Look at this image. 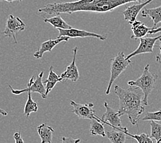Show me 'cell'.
Wrapping results in <instances>:
<instances>
[{
  "mask_svg": "<svg viewBox=\"0 0 161 143\" xmlns=\"http://www.w3.org/2000/svg\"><path fill=\"white\" fill-rule=\"evenodd\" d=\"M160 38L161 35L155 36V37H149V36L145 37V36H144V37L139 39H140V43H139L138 47L134 52L127 55L126 58L127 59H130L131 57H134L136 55L146 53H152L156 42Z\"/></svg>",
  "mask_w": 161,
  "mask_h": 143,
  "instance_id": "obj_9",
  "label": "cell"
},
{
  "mask_svg": "<svg viewBox=\"0 0 161 143\" xmlns=\"http://www.w3.org/2000/svg\"><path fill=\"white\" fill-rule=\"evenodd\" d=\"M73 58L72 61L68 67L65 69V70L60 75L62 79V82L64 80H70L72 82H76L79 79L80 74L79 72V69L77 66L76 65V54H77L78 47H75L73 48Z\"/></svg>",
  "mask_w": 161,
  "mask_h": 143,
  "instance_id": "obj_11",
  "label": "cell"
},
{
  "mask_svg": "<svg viewBox=\"0 0 161 143\" xmlns=\"http://www.w3.org/2000/svg\"><path fill=\"white\" fill-rule=\"evenodd\" d=\"M13 138H14V142H15L16 143H24V140H23L22 137H21V135L19 131L15 132V133L14 134Z\"/></svg>",
  "mask_w": 161,
  "mask_h": 143,
  "instance_id": "obj_25",
  "label": "cell"
},
{
  "mask_svg": "<svg viewBox=\"0 0 161 143\" xmlns=\"http://www.w3.org/2000/svg\"><path fill=\"white\" fill-rule=\"evenodd\" d=\"M69 39V37L67 36H59V37L57 36V38L55 39H52L50 38L48 40L43 42L41 44L39 48L34 53L33 56L35 58L39 59V58H42L44 53L46 52H51L54 47L57 46L58 44H59L61 42H68Z\"/></svg>",
  "mask_w": 161,
  "mask_h": 143,
  "instance_id": "obj_12",
  "label": "cell"
},
{
  "mask_svg": "<svg viewBox=\"0 0 161 143\" xmlns=\"http://www.w3.org/2000/svg\"><path fill=\"white\" fill-rule=\"evenodd\" d=\"M110 61V78H109L107 89L105 90L106 95L110 94L113 83L125 70L128 66L131 64L130 59H127L125 54L123 52H119L118 54L114 58H112Z\"/></svg>",
  "mask_w": 161,
  "mask_h": 143,
  "instance_id": "obj_4",
  "label": "cell"
},
{
  "mask_svg": "<svg viewBox=\"0 0 161 143\" xmlns=\"http://www.w3.org/2000/svg\"><path fill=\"white\" fill-rule=\"evenodd\" d=\"M43 82L46 83L45 87L46 90V95L47 96L58 82H62V79L61 76L57 75L55 72L53 70V66H50L49 68L48 76H47V79L43 80Z\"/></svg>",
  "mask_w": 161,
  "mask_h": 143,
  "instance_id": "obj_17",
  "label": "cell"
},
{
  "mask_svg": "<svg viewBox=\"0 0 161 143\" xmlns=\"http://www.w3.org/2000/svg\"><path fill=\"white\" fill-rule=\"evenodd\" d=\"M106 136L112 143H124L126 140L127 134L123 131L113 128L111 131H105Z\"/></svg>",
  "mask_w": 161,
  "mask_h": 143,
  "instance_id": "obj_18",
  "label": "cell"
},
{
  "mask_svg": "<svg viewBox=\"0 0 161 143\" xmlns=\"http://www.w3.org/2000/svg\"><path fill=\"white\" fill-rule=\"evenodd\" d=\"M59 35H58V37L62 36H69V38H76V37H81V38H86V37H93L98 39L101 41H104V40L107 39V37L104 35H98L97 33L92 32L86 31L84 30H80V29L75 28L74 27L69 29H58Z\"/></svg>",
  "mask_w": 161,
  "mask_h": 143,
  "instance_id": "obj_10",
  "label": "cell"
},
{
  "mask_svg": "<svg viewBox=\"0 0 161 143\" xmlns=\"http://www.w3.org/2000/svg\"><path fill=\"white\" fill-rule=\"evenodd\" d=\"M159 41H160V44H159V49H160V52L159 53L156 55V60L157 62H158V63H161V38L159 39Z\"/></svg>",
  "mask_w": 161,
  "mask_h": 143,
  "instance_id": "obj_28",
  "label": "cell"
},
{
  "mask_svg": "<svg viewBox=\"0 0 161 143\" xmlns=\"http://www.w3.org/2000/svg\"><path fill=\"white\" fill-rule=\"evenodd\" d=\"M142 120H155V121H161V109H158V111L150 112H148L145 113Z\"/></svg>",
  "mask_w": 161,
  "mask_h": 143,
  "instance_id": "obj_24",
  "label": "cell"
},
{
  "mask_svg": "<svg viewBox=\"0 0 161 143\" xmlns=\"http://www.w3.org/2000/svg\"><path fill=\"white\" fill-rule=\"evenodd\" d=\"M43 74H44L43 71L41 72L37 75V76L36 77V79L34 76H32L31 78V79L29 80L27 88H24V89H22V90H16V89H14L11 85H9L10 89L11 90L12 93L14 95H19L22 93L26 92L28 90H31V92L38 93L41 95V96L43 99H46L47 96L46 95V87L43 85Z\"/></svg>",
  "mask_w": 161,
  "mask_h": 143,
  "instance_id": "obj_5",
  "label": "cell"
},
{
  "mask_svg": "<svg viewBox=\"0 0 161 143\" xmlns=\"http://www.w3.org/2000/svg\"><path fill=\"white\" fill-rule=\"evenodd\" d=\"M142 17H149L153 21V27L156 28V25L161 23V6L153 8H143L142 10Z\"/></svg>",
  "mask_w": 161,
  "mask_h": 143,
  "instance_id": "obj_16",
  "label": "cell"
},
{
  "mask_svg": "<svg viewBox=\"0 0 161 143\" xmlns=\"http://www.w3.org/2000/svg\"><path fill=\"white\" fill-rule=\"evenodd\" d=\"M153 0H145L143 2H140L137 4H134L128 6L127 8L122 12L123 15L128 23L131 24L134 21L136 20V17L140 11L143 9L145 6H147L148 3L152 2Z\"/></svg>",
  "mask_w": 161,
  "mask_h": 143,
  "instance_id": "obj_13",
  "label": "cell"
},
{
  "mask_svg": "<svg viewBox=\"0 0 161 143\" xmlns=\"http://www.w3.org/2000/svg\"><path fill=\"white\" fill-rule=\"evenodd\" d=\"M123 131L125 132V133L127 134L128 136L131 137V138H134L139 143H145V142H148V143H152L154 141L152 140V138L149 136V135L147 134H141L140 135H133L129 133L126 127H124V129Z\"/></svg>",
  "mask_w": 161,
  "mask_h": 143,
  "instance_id": "obj_23",
  "label": "cell"
},
{
  "mask_svg": "<svg viewBox=\"0 0 161 143\" xmlns=\"http://www.w3.org/2000/svg\"><path fill=\"white\" fill-rule=\"evenodd\" d=\"M0 114H2V116H6L7 115H8V113H7L5 110H3L2 109L0 108Z\"/></svg>",
  "mask_w": 161,
  "mask_h": 143,
  "instance_id": "obj_29",
  "label": "cell"
},
{
  "mask_svg": "<svg viewBox=\"0 0 161 143\" xmlns=\"http://www.w3.org/2000/svg\"><path fill=\"white\" fill-rule=\"evenodd\" d=\"M43 21L45 23H48L51 24L53 27L57 29H69L73 28L70 25H69L67 22H65V21L64 20L63 18L59 14H57V15H54L50 18H44Z\"/></svg>",
  "mask_w": 161,
  "mask_h": 143,
  "instance_id": "obj_19",
  "label": "cell"
},
{
  "mask_svg": "<svg viewBox=\"0 0 161 143\" xmlns=\"http://www.w3.org/2000/svg\"><path fill=\"white\" fill-rule=\"evenodd\" d=\"M103 105L106 110L101 118V122L114 129L123 130L124 127L122 126L121 119L118 111L112 108L107 102H105Z\"/></svg>",
  "mask_w": 161,
  "mask_h": 143,
  "instance_id": "obj_8",
  "label": "cell"
},
{
  "mask_svg": "<svg viewBox=\"0 0 161 143\" xmlns=\"http://www.w3.org/2000/svg\"><path fill=\"white\" fill-rule=\"evenodd\" d=\"M145 0H78L75 2L47 3L38 10L39 13L50 15L61 13L72 14L80 11L107 13L131 2H142Z\"/></svg>",
  "mask_w": 161,
  "mask_h": 143,
  "instance_id": "obj_1",
  "label": "cell"
},
{
  "mask_svg": "<svg viewBox=\"0 0 161 143\" xmlns=\"http://www.w3.org/2000/svg\"><path fill=\"white\" fill-rule=\"evenodd\" d=\"M130 87L124 89L115 85L114 93L119 99V114L120 116L127 115L131 124L136 125L145 112L144 94L141 88Z\"/></svg>",
  "mask_w": 161,
  "mask_h": 143,
  "instance_id": "obj_2",
  "label": "cell"
},
{
  "mask_svg": "<svg viewBox=\"0 0 161 143\" xmlns=\"http://www.w3.org/2000/svg\"><path fill=\"white\" fill-rule=\"evenodd\" d=\"M158 76L149 70V65L147 64L144 68L142 75L135 80H130L127 85L130 86H135L141 88L144 94L145 105H148V97L154 89L155 84Z\"/></svg>",
  "mask_w": 161,
  "mask_h": 143,
  "instance_id": "obj_3",
  "label": "cell"
},
{
  "mask_svg": "<svg viewBox=\"0 0 161 143\" xmlns=\"http://www.w3.org/2000/svg\"><path fill=\"white\" fill-rule=\"evenodd\" d=\"M70 105L73 107L72 113L76 114L79 118L98 120L101 122V118H99L96 115V112L94 109V104L89 102L87 104L77 103L74 101H70Z\"/></svg>",
  "mask_w": 161,
  "mask_h": 143,
  "instance_id": "obj_7",
  "label": "cell"
},
{
  "mask_svg": "<svg viewBox=\"0 0 161 143\" xmlns=\"http://www.w3.org/2000/svg\"><path fill=\"white\" fill-rule=\"evenodd\" d=\"M151 135L150 137L154 139L157 143H161V124L155 120H150Z\"/></svg>",
  "mask_w": 161,
  "mask_h": 143,
  "instance_id": "obj_22",
  "label": "cell"
},
{
  "mask_svg": "<svg viewBox=\"0 0 161 143\" xmlns=\"http://www.w3.org/2000/svg\"><path fill=\"white\" fill-rule=\"evenodd\" d=\"M38 134L41 138L42 143H51L53 140L54 129L46 123L40 124L36 127Z\"/></svg>",
  "mask_w": 161,
  "mask_h": 143,
  "instance_id": "obj_15",
  "label": "cell"
},
{
  "mask_svg": "<svg viewBox=\"0 0 161 143\" xmlns=\"http://www.w3.org/2000/svg\"><path fill=\"white\" fill-rule=\"evenodd\" d=\"M0 1H6V2H8L9 3H12L14 1H19V2H21L22 0H0Z\"/></svg>",
  "mask_w": 161,
  "mask_h": 143,
  "instance_id": "obj_30",
  "label": "cell"
},
{
  "mask_svg": "<svg viewBox=\"0 0 161 143\" xmlns=\"http://www.w3.org/2000/svg\"><path fill=\"white\" fill-rule=\"evenodd\" d=\"M26 92H28V99L27 101L25 102L24 109V114L28 118L31 113L36 112L38 110V105L36 102L33 101L32 98V92L31 90H28Z\"/></svg>",
  "mask_w": 161,
  "mask_h": 143,
  "instance_id": "obj_21",
  "label": "cell"
},
{
  "mask_svg": "<svg viewBox=\"0 0 161 143\" xmlns=\"http://www.w3.org/2000/svg\"><path fill=\"white\" fill-rule=\"evenodd\" d=\"M104 123L98 120H91L90 133L92 135H101L102 137L106 136Z\"/></svg>",
  "mask_w": 161,
  "mask_h": 143,
  "instance_id": "obj_20",
  "label": "cell"
},
{
  "mask_svg": "<svg viewBox=\"0 0 161 143\" xmlns=\"http://www.w3.org/2000/svg\"><path fill=\"white\" fill-rule=\"evenodd\" d=\"M62 142H80V139H73L71 138H62Z\"/></svg>",
  "mask_w": 161,
  "mask_h": 143,
  "instance_id": "obj_26",
  "label": "cell"
},
{
  "mask_svg": "<svg viewBox=\"0 0 161 143\" xmlns=\"http://www.w3.org/2000/svg\"><path fill=\"white\" fill-rule=\"evenodd\" d=\"M25 24L19 17H14L13 14H10L6 21L5 30L3 34L5 36L12 37L14 39V43H17L16 35L20 32L25 30Z\"/></svg>",
  "mask_w": 161,
  "mask_h": 143,
  "instance_id": "obj_6",
  "label": "cell"
},
{
  "mask_svg": "<svg viewBox=\"0 0 161 143\" xmlns=\"http://www.w3.org/2000/svg\"><path fill=\"white\" fill-rule=\"evenodd\" d=\"M161 32V26L158 28H155V27H152V29L151 30H149L148 34L150 35H153V34H156V33H159Z\"/></svg>",
  "mask_w": 161,
  "mask_h": 143,
  "instance_id": "obj_27",
  "label": "cell"
},
{
  "mask_svg": "<svg viewBox=\"0 0 161 143\" xmlns=\"http://www.w3.org/2000/svg\"><path fill=\"white\" fill-rule=\"evenodd\" d=\"M131 29L132 31V35L131 36V39H137L144 37L146 35L148 34L149 30H151L152 28H149L143 22L136 20L131 24Z\"/></svg>",
  "mask_w": 161,
  "mask_h": 143,
  "instance_id": "obj_14",
  "label": "cell"
}]
</instances>
